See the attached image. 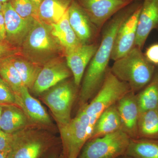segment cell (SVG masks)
<instances>
[{
  "mask_svg": "<svg viewBox=\"0 0 158 158\" xmlns=\"http://www.w3.org/2000/svg\"><path fill=\"white\" fill-rule=\"evenodd\" d=\"M67 64L59 58H54L41 68L34 84V93L40 94L66 80L71 75Z\"/></svg>",
  "mask_w": 158,
  "mask_h": 158,
  "instance_id": "8fae6325",
  "label": "cell"
},
{
  "mask_svg": "<svg viewBox=\"0 0 158 158\" xmlns=\"http://www.w3.org/2000/svg\"><path fill=\"white\" fill-rule=\"evenodd\" d=\"M21 53L20 48L11 45L7 41L0 40V61L6 58L18 56Z\"/></svg>",
  "mask_w": 158,
  "mask_h": 158,
  "instance_id": "f1b7e54d",
  "label": "cell"
},
{
  "mask_svg": "<svg viewBox=\"0 0 158 158\" xmlns=\"http://www.w3.org/2000/svg\"><path fill=\"white\" fill-rule=\"evenodd\" d=\"M16 106L23 111L29 119L34 123L44 126L52 123L51 118L40 102L32 96L25 85L19 93L15 94Z\"/></svg>",
  "mask_w": 158,
  "mask_h": 158,
  "instance_id": "e0dca14e",
  "label": "cell"
},
{
  "mask_svg": "<svg viewBox=\"0 0 158 158\" xmlns=\"http://www.w3.org/2000/svg\"><path fill=\"white\" fill-rule=\"evenodd\" d=\"M118 158H133L131 157L128 156L124 155V156H121V157H118Z\"/></svg>",
  "mask_w": 158,
  "mask_h": 158,
  "instance_id": "74e56055",
  "label": "cell"
},
{
  "mask_svg": "<svg viewBox=\"0 0 158 158\" xmlns=\"http://www.w3.org/2000/svg\"><path fill=\"white\" fill-rule=\"evenodd\" d=\"M154 30H158V0H143L135 46L142 50L148 37Z\"/></svg>",
  "mask_w": 158,
  "mask_h": 158,
  "instance_id": "2e32d148",
  "label": "cell"
},
{
  "mask_svg": "<svg viewBox=\"0 0 158 158\" xmlns=\"http://www.w3.org/2000/svg\"><path fill=\"white\" fill-rule=\"evenodd\" d=\"M21 48L26 59L39 65L56 58L63 49L53 35L50 25L40 20L35 21Z\"/></svg>",
  "mask_w": 158,
  "mask_h": 158,
  "instance_id": "3957f363",
  "label": "cell"
},
{
  "mask_svg": "<svg viewBox=\"0 0 158 158\" xmlns=\"http://www.w3.org/2000/svg\"><path fill=\"white\" fill-rule=\"evenodd\" d=\"M122 129L121 119L116 104L113 105L104 111L98 118L90 140L112 134Z\"/></svg>",
  "mask_w": 158,
  "mask_h": 158,
  "instance_id": "ac0fdd59",
  "label": "cell"
},
{
  "mask_svg": "<svg viewBox=\"0 0 158 158\" xmlns=\"http://www.w3.org/2000/svg\"><path fill=\"white\" fill-rule=\"evenodd\" d=\"M12 134H7L0 129V152L7 153L10 149Z\"/></svg>",
  "mask_w": 158,
  "mask_h": 158,
  "instance_id": "4dcf8cb0",
  "label": "cell"
},
{
  "mask_svg": "<svg viewBox=\"0 0 158 158\" xmlns=\"http://www.w3.org/2000/svg\"><path fill=\"white\" fill-rule=\"evenodd\" d=\"M131 91L127 83L120 81L109 69L104 81L97 93L90 102L81 107L95 123L104 111L116 104L122 98Z\"/></svg>",
  "mask_w": 158,
  "mask_h": 158,
  "instance_id": "5b68a950",
  "label": "cell"
},
{
  "mask_svg": "<svg viewBox=\"0 0 158 158\" xmlns=\"http://www.w3.org/2000/svg\"><path fill=\"white\" fill-rule=\"evenodd\" d=\"M136 96L140 112L158 109V66L150 81Z\"/></svg>",
  "mask_w": 158,
  "mask_h": 158,
  "instance_id": "cb8c5ba5",
  "label": "cell"
},
{
  "mask_svg": "<svg viewBox=\"0 0 158 158\" xmlns=\"http://www.w3.org/2000/svg\"><path fill=\"white\" fill-rule=\"evenodd\" d=\"M138 137V138L158 139V109L140 112Z\"/></svg>",
  "mask_w": 158,
  "mask_h": 158,
  "instance_id": "603a6c76",
  "label": "cell"
},
{
  "mask_svg": "<svg viewBox=\"0 0 158 158\" xmlns=\"http://www.w3.org/2000/svg\"><path fill=\"white\" fill-rule=\"evenodd\" d=\"M95 123L83 107L65 125L59 127L65 158H77L83 146L90 140Z\"/></svg>",
  "mask_w": 158,
  "mask_h": 158,
  "instance_id": "277c9868",
  "label": "cell"
},
{
  "mask_svg": "<svg viewBox=\"0 0 158 158\" xmlns=\"http://www.w3.org/2000/svg\"><path fill=\"white\" fill-rule=\"evenodd\" d=\"M7 153L0 152V158H7Z\"/></svg>",
  "mask_w": 158,
  "mask_h": 158,
  "instance_id": "e575fe53",
  "label": "cell"
},
{
  "mask_svg": "<svg viewBox=\"0 0 158 158\" xmlns=\"http://www.w3.org/2000/svg\"><path fill=\"white\" fill-rule=\"evenodd\" d=\"M9 0H0V3H5L9 2Z\"/></svg>",
  "mask_w": 158,
  "mask_h": 158,
  "instance_id": "f35d334b",
  "label": "cell"
},
{
  "mask_svg": "<svg viewBox=\"0 0 158 158\" xmlns=\"http://www.w3.org/2000/svg\"><path fill=\"white\" fill-rule=\"evenodd\" d=\"M157 67L148 60L142 50L134 46L127 54L114 61L110 70L137 94L150 81Z\"/></svg>",
  "mask_w": 158,
  "mask_h": 158,
  "instance_id": "7a4b0ae2",
  "label": "cell"
},
{
  "mask_svg": "<svg viewBox=\"0 0 158 158\" xmlns=\"http://www.w3.org/2000/svg\"><path fill=\"white\" fill-rule=\"evenodd\" d=\"M50 146L48 140L33 130L26 128L12 134L7 158H42Z\"/></svg>",
  "mask_w": 158,
  "mask_h": 158,
  "instance_id": "ba28073f",
  "label": "cell"
},
{
  "mask_svg": "<svg viewBox=\"0 0 158 158\" xmlns=\"http://www.w3.org/2000/svg\"><path fill=\"white\" fill-rule=\"evenodd\" d=\"M0 77L9 85L15 94H19L24 85L18 72L12 63L11 57L0 61Z\"/></svg>",
  "mask_w": 158,
  "mask_h": 158,
  "instance_id": "484cf974",
  "label": "cell"
},
{
  "mask_svg": "<svg viewBox=\"0 0 158 158\" xmlns=\"http://www.w3.org/2000/svg\"><path fill=\"white\" fill-rule=\"evenodd\" d=\"M2 12L6 25V41L11 45L20 48L36 20L20 16L9 1L4 3Z\"/></svg>",
  "mask_w": 158,
  "mask_h": 158,
  "instance_id": "30bf717a",
  "label": "cell"
},
{
  "mask_svg": "<svg viewBox=\"0 0 158 158\" xmlns=\"http://www.w3.org/2000/svg\"><path fill=\"white\" fill-rule=\"evenodd\" d=\"M46 158H57L56 155L55 153H52Z\"/></svg>",
  "mask_w": 158,
  "mask_h": 158,
  "instance_id": "836d02e7",
  "label": "cell"
},
{
  "mask_svg": "<svg viewBox=\"0 0 158 158\" xmlns=\"http://www.w3.org/2000/svg\"><path fill=\"white\" fill-rule=\"evenodd\" d=\"M142 3L125 20L117 31L111 56L114 61L123 56L135 46Z\"/></svg>",
  "mask_w": 158,
  "mask_h": 158,
  "instance_id": "7c38bea8",
  "label": "cell"
},
{
  "mask_svg": "<svg viewBox=\"0 0 158 158\" xmlns=\"http://www.w3.org/2000/svg\"><path fill=\"white\" fill-rule=\"evenodd\" d=\"M15 11L22 17L40 20L38 10L31 0H9Z\"/></svg>",
  "mask_w": 158,
  "mask_h": 158,
  "instance_id": "4316f807",
  "label": "cell"
},
{
  "mask_svg": "<svg viewBox=\"0 0 158 158\" xmlns=\"http://www.w3.org/2000/svg\"><path fill=\"white\" fill-rule=\"evenodd\" d=\"M144 55L151 63L158 66V43L154 44L148 47Z\"/></svg>",
  "mask_w": 158,
  "mask_h": 158,
  "instance_id": "f546056e",
  "label": "cell"
},
{
  "mask_svg": "<svg viewBox=\"0 0 158 158\" xmlns=\"http://www.w3.org/2000/svg\"><path fill=\"white\" fill-rule=\"evenodd\" d=\"M68 10L58 22L50 25L53 35L58 40L64 51L82 44L69 23Z\"/></svg>",
  "mask_w": 158,
  "mask_h": 158,
  "instance_id": "44dd1931",
  "label": "cell"
},
{
  "mask_svg": "<svg viewBox=\"0 0 158 158\" xmlns=\"http://www.w3.org/2000/svg\"><path fill=\"white\" fill-rule=\"evenodd\" d=\"M0 105L16 106L15 94L9 85L0 77Z\"/></svg>",
  "mask_w": 158,
  "mask_h": 158,
  "instance_id": "83f0119b",
  "label": "cell"
},
{
  "mask_svg": "<svg viewBox=\"0 0 158 158\" xmlns=\"http://www.w3.org/2000/svg\"><path fill=\"white\" fill-rule=\"evenodd\" d=\"M125 155L133 158H158V139L131 138Z\"/></svg>",
  "mask_w": 158,
  "mask_h": 158,
  "instance_id": "7402d4cb",
  "label": "cell"
},
{
  "mask_svg": "<svg viewBox=\"0 0 158 158\" xmlns=\"http://www.w3.org/2000/svg\"><path fill=\"white\" fill-rule=\"evenodd\" d=\"M28 119L23 111L16 105H3L0 129L7 134H13L26 127Z\"/></svg>",
  "mask_w": 158,
  "mask_h": 158,
  "instance_id": "d6986e66",
  "label": "cell"
},
{
  "mask_svg": "<svg viewBox=\"0 0 158 158\" xmlns=\"http://www.w3.org/2000/svg\"><path fill=\"white\" fill-rule=\"evenodd\" d=\"M3 5H4V3H0V12L2 11Z\"/></svg>",
  "mask_w": 158,
  "mask_h": 158,
  "instance_id": "8d00e7d4",
  "label": "cell"
},
{
  "mask_svg": "<svg viewBox=\"0 0 158 158\" xmlns=\"http://www.w3.org/2000/svg\"><path fill=\"white\" fill-rule=\"evenodd\" d=\"M140 3L131 4L116 13L104 27L101 40L83 77L79 94L81 106L87 104L102 87L109 70L113 45L119 27Z\"/></svg>",
  "mask_w": 158,
  "mask_h": 158,
  "instance_id": "6da1fadb",
  "label": "cell"
},
{
  "mask_svg": "<svg viewBox=\"0 0 158 158\" xmlns=\"http://www.w3.org/2000/svg\"><path fill=\"white\" fill-rule=\"evenodd\" d=\"M76 87L74 81L65 80L45 91L43 95L42 100L49 108L59 127L67 124L71 119Z\"/></svg>",
  "mask_w": 158,
  "mask_h": 158,
  "instance_id": "52a82bcc",
  "label": "cell"
},
{
  "mask_svg": "<svg viewBox=\"0 0 158 158\" xmlns=\"http://www.w3.org/2000/svg\"><path fill=\"white\" fill-rule=\"evenodd\" d=\"M134 0H79V4L99 31Z\"/></svg>",
  "mask_w": 158,
  "mask_h": 158,
  "instance_id": "9c48e42d",
  "label": "cell"
},
{
  "mask_svg": "<svg viewBox=\"0 0 158 158\" xmlns=\"http://www.w3.org/2000/svg\"><path fill=\"white\" fill-rule=\"evenodd\" d=\"M15 56L11 57V61L17 69L23 85L33 89L41 67L28 59Z\"/></svg>",
  "mask_w": 158,
  "mask_h": 158,
  "instance_id": "d4e9b609",
  "label": "cell"
},
{
  "mask_svg": "<svg viewBox=\"0 0 158 158\" xmlns=\"http://www.w3.org/2000/svg\"><path fill=\"white\" fill-rule=\"evenodd\" d=\"M122 130L131 139H138V123L140 110L136 94L130 91L116 103Z\"/></svg>",
  "mask_w": 158,
  "mask_h": 158,
  "instance_id": "5bb4252c",
  "label": "cell"
},
{
  "mask_svg": "<svg viewBox=\"0 0 158 158\" xmlns=\"http://www.w3.org/2000/svg\"><path fill=\"white\" fill-rule=\"evenodd\" d=\"M0 40L6 41V25L2 11L0 12Z\"/></svg>",
  "mask_w": 158,
  "mask_h": 158,
  "instance_id": "1f68e13d",
  "label": "cell"
},
{
  "mask_svg": "<svg viewBox=\"0 0 158 158\" xmlns=\"http://www.w3.org/2000/svg\"><path fill=\"white\" fill-rule=\"evenodd\" d=\"M130 139L120 130L90 139L83 146L77 158H118L125 155Z\"/></svg>",
  "mask_w": 158,
  "mask_h": 158,
  "instance_id": "8992f818",
  "label": "cell"
},
{
  "mask_svg": "<svg viewBox=\"0 0 158 158\" xmlns=\"http://www.w3.org/2000/svg\"><path fill=\"white\" fill-rule=\"evenodd\" d=\"M68 11L69 23L80 42L82 44H91L99 31L76 1H72Z\"/></svg>",
  "mask_w": 158,
  "mask_h": 158,
  "instance_id": "9a60e30c",
  "label": "cell"
},
{
  "mask_svg": "<svg viewBox=\"0 0 158 158\" xmlns=\"http://www.w3.org/2000/svg\"><path fill=\"white\" fill-rule=\"evenodd\" d=\"M3 110V105H0V118L2 115V112Z\"/></svg>",
  "mask_w": 158,
  "mask_h": 158,
  "instance_id": "d590c367",
  "label": "cell"
},
{
  "mask_svg": "<svg viewBox=\"0 0 158 158\" xmlns=\"http://www.w3.org/2000/svg\"><path fill=\"white\" fill-rule=\"evenodd\" d=\"M72 0H43L38 9L39 19L48 25L56 23L63 17Z\"/></svg>",
  "mask_w": 158,
  "mask_h": 158,
  "instance_id": "ffe728a7",
  "label": "cell"
},
{
  "mask_svg": "<svg viewBox=\"0 0 158 158\" xmlns=\"http://www.w3.org/2000/svg\"><path fill=\"white\" fill-rule=\"evenodd\" d=\"M32 3L34 4V6H35L37 10H38V8H39L40 5V3L42 2L43 0H31Z\"/></svg>",
  "mask_w": 158,
  "mask_h": 158,
  "instance_id": "d6a6232c",
  "label": "cell"
},
{
  "mask_svg": "<svg viewBox=\"0 0 158 158\" xmlns=\"http://www.w3.org/2000/svg\"><path fill=\"white\" fill-rule=\"evenodd\" d=\"M95 43L81 44L64 51L66 64L73 77V81L79 87L83 80L85 71L98 48Z\"/></svg>",
  "mask_w": 158,
  "mask_h": 158,
  "instance_id": "4fadbf2b",
  "label": "cell"
}]
</instances>
